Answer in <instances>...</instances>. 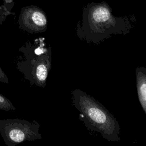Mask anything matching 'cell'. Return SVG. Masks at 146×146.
Returning <instances> with one entry per match:
<instances>
[{
  "label": "cell",
  "instance_id": "1",
  "mask_svg": "<svg viewBox=\"0 0 146 146\" xmlns=\"http://www.w3.org/2000/svg\"><path fill=\"white\" fill-rule=\"evenodd\" d=\"M106 1L92 2L83 7L82 18L76 27L77 36L82 40L95 44L113 35H126L135 19L132 17L115 16Z\"/></svg>",
  "mask_w": 146,
  "mask_h": 146
},
{
  "label": "cell",
  "instance_id": "9",
  "mask_svg": "<svg viewBox=\"0 0 146 146\" xmlns=\"http://www.w3.org/2000/svg\"><path fill=\"white\" fill-rule=\"evenodd\" d=\"M3 1L5 3L11 6H13L14 5V0H3Z\"/></svg>",
  "mask_w": 146,
  "mask_h": 146
},
{
  "label": "cell",
  "instance_id": "6",
  "mask_svg": "<svg viewBox=\"0 0 146 146\" xmlns=\"http://www.w3.org/2000/svg\"><path fill=\"white\" fill-rule=\"evenodd\" d=\"M135 74L139 100L146 114V68L144 67H137Z\"/></svg>",
  "mask_w": 146,
  "mask_h": 146
},
{
  "label": "cell",
  "instance_id": "10",
  "mask_svg": "<svg viewBox=\"0 0 146 146\" xmlns=\"http://www.w3.org/2000/svg\"></svg>",
  "mask_w": 146,
  "mask_h": 146
},
{
  "label": "cell",
  "instance_id": "8",
  "mask_svg": "<svg viewBox=\"0 0 146 146\" xmlns=\"http://www.w3.org/2000/svg\"><path fill=\"white\" fill-rule=\"evenodd\" d=\"M0 82H2L4 83L8 84L9 83V79L6 75L5 72L3 71V70L0 67Z\"/></svg>",
  "mask_w": 146,
  "mask_h": 146
},
{
  "label": "cell",
  "instance_id": "7",
  "mask_svg": "<svg viewBox=\"0 0 146 146\" xmlns=\"http://www.w3.org/2000/svg\"><path fill=\"white\" fill-rule=\"evenodd\" d=\"M15 110V108L11 101L0 94V110L9 111H14Z\"/></svg>",
  "mask_w": 146,
  "mask_h": 146
},
{
  "label": "cell",
  "instance_id": "2",
  "mask_svg": "<svg viewBox=\"0 0 146 146\" xmlns=\"http://www.w3.org/2000/svg\"><path fill=\"white\" fill-rule=\"evenodd\" d=\"M72 103L79 112V119L90 130L101 134L108 141L119 142L120 126L112 113L86 92L75 89L71 92Z\"/></svg>",
  "mask_w": 146,
  "mask_h": 146
},
{
  "label": "cell",
  "instance_id": "4",
  "mask_svg": "<svg viewBox=\"0 0 146 146\" xmlns=\"http://www.w3.org/2000/svg\"><path fill=\"white\" fill-rule=\"evenodd\" d=\"M39 124L23 119H0V134L7 146H15L25 141L41 139Z\"/></svg>",
  "mask_w": 146,
  "mask_h": 146
},
{
  "label": "cell",
  "instance_id": "3",
  "mask_svg": "<svg viewBox=\"0 0 146 146\" xmlns=\"http://www.w3.org/2000/svg\"><path fill=\"white\" fill-rule=\"evenodd\" d=\"M44 38H38L32 43L25 42L18 51L22 53L17 62V69L30 85L44 88L51 68L52 53L50 47H46Z\"/></svg>",
  "mask_w": 146,
  "mask_h": 146
},
{
  "label": "cell",
  "instance_id": "5",
  "mask_svg": "<svg viewBox=\"0 0 146 146\" xmlns=\"http://www.w3.org/2000/svg\"><path fill=\"white\" fill-rule=\"evenodd\" d=\"M18 27L30 33H40L47 28V17L45 12L35 5L21 9L18 20Z\"/></svg>",
  "mask_w": 146,
  "mask_h": 146
}]
</instances>
